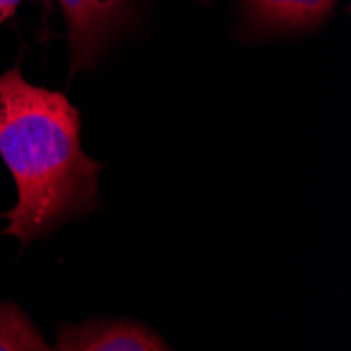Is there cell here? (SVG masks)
Instances as JSON below:
<instances>
[{
	"mask_svg": "<svg viewBox=\"0 0 351 351\" xmlns=\"http://www.w3.org/2000/svg\"><path fill=\"white\" fill-rule=\"evenodd\" d=\"M0 158L17 187L5 234L21 244L99 208L104 167L82 149L78 110L63 93L29 84L19 66L0 74Z\"/></svg>",
	"mask_w": 351,
	"mask_h": 351,
	"instance_id": "1",
	"label": "cell"
},
{
	"mask_svg": "<svg viewBox=\"0 0 351 351\" xmlns=\"http://www.w3.org/2000/svg\"><path fill=\"white\" fill-rule=\"evenodd\" d=\"M68 25L70 74L90 70L133 17V0H57Z\"/></svg>",
	"mask_w": 351,
	"mask_h": 351,
	"instance_id": "2",
	"label": "cell"
},
{
	"mask_svg": "<svg viewBox=\"0 0 351 351\" xmlns=\"http://www.w3.org/2000/svg\"><path fill=\"white\" fill-rule=\"evenodd\" d=\"M59 351H167L169 343L152 328L133 320H88L63 326L55 347Z\"/></svg>",
	"mask_w": 351,
	"mask_h": 351,
	"instance_id": "3",
	"label": "cell"
},
{
	"mask_svg": "<svg viewBox=\"0 0 351 351\" xmlns=\"http://www.w3.org/2000/svg\"><path fill=\"white\" fill-rule=\"evenodd\" d=\"M250 23L265 32H299L324 23L339 0H242Z\"/></svg>",
	"mask_w": 351,
	"mask_h": 351,
	"instance_id": "4",
	"label": "cell"
},
{
	"mask_svg": "<svg viewBox=\"0 0 351 351\" xmlns=\"http://www.w3.org/2000/svg\"><path fill=\"white\" fill-rule=\"evenodd\" d=\"M53 349L34 322L15 305L0 303V351H47Z\"/></svg>",
	"mask_w": 351,
	"mask_h": 351,
	"instance_id": "5",
	"label": "cell"
},
{
	"mask_svg": "<svg viewBox=\"0 0 351 351\" xmlns=\"http://www.w3.org/2000/svg\"><path fill=\"white\" fill-rule=\"evenodd\" d=\"M21 3H43V5H49V0H0V23H5L7 19H11Z\"/></svg>",
	"mask_w": 351,
	"mask_h": 351,
	"instance_id": "6",
	"label": "cell"
}]
</instances>
